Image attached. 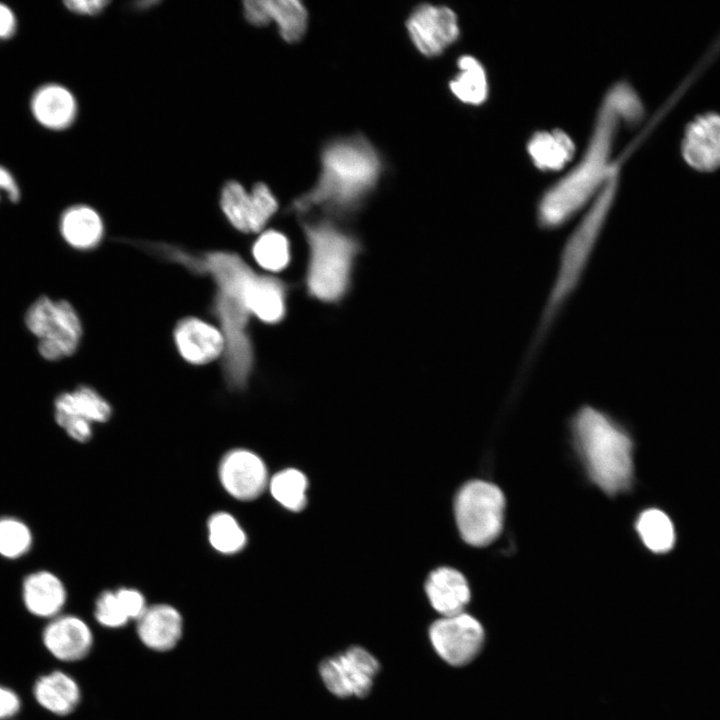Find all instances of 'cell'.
Listing matches in <instances>:
<instances>
[{"mask_svg": "<svg viewBox=\"0 0 720 720\" xmlns=\"http://www.w3.org/2000/svg\"><path fill=\"white\" fill-rule=\"evenodd\" d=\"M636 530L645 546L655 553L670 551L675 543V530L671 519L659 509L642 512Z\"/></svg>", "mask_w": 720, "mask_h": 720, "instance_id": "obj_29", "label": "cell"}, {"mask_svg": "<svg viewBox=\"0 0 720 720\" xmlns=\"http://www.w3.org/2000/svg\"><path fill=\"white\" fill-rule=\"evenodd\" d=\"M302 228L308 247L307 294L323 303H338L350 290L361 243L328 219L303 221Z\"/></svg>", "mask_w": 720, "mask_h": 720, "instance_id": "obj_6", "label": "cell"}, {"mask_svg": "<svg viewBox=\"0 0 720 720\" xmlns=\"http://www.w3.org/2000/svg\"><path fill=\"white\" fill-rule=\"evenodd\" d=\"M268 21H275L282 38L296 42L307 27V11L298 0H262Z\"/></svg>", "mask_w": 720, "mask_h": 720, "instance_id": "obj_28", "label": "cell"}, {"mask_svg": "<svg viewBox=\"0 0 720 720\" xmlns=\"http://www.w3.org/2000/svg\"><path fill=\"white\" fill-rule=\"evenodd\" d=\"M575 143L563 130L536 132L527 143L533 164L543 171L563 168L575 154Z\"/></svg>", "mask_w": 720, "mask_h": 720, "instance_id": "obj_22", "label": "cell"}, {"mask_svg": "<svg viewBox=\"0 0 720 720\" xmlns=\"http://www.w3.org/2000/svg\"><path fill=\"white\" fill-rule=\"evenodd\" d=\"M148 250L176 262L193 273L209 275L215 284L213 312L225 340L223 374L230 389H243L254 367V348L248 323L251 313L247 292L255 271L233 252L213 251L199 255L167 244H149Z\"/></svg>", "mask_w": 720, "mask_h": 720, "instance_id": "obj_2", "label": "cell"}, {"mask_svg": "<svg viewBox=\"0 0 720 720\" xmlns=\"http://www.w3.org/2000/svg\"><path fill=\"white\" fill-rule=\"evenodd\" d=\"M42 641L55 658L75 662L89 654L93 645V634L80 617L60 614L45 626Z\"/></svg>", "mask_w": 720, "mask_h": 720, "instance_id": "obj_14", "label": "cell"}, {"mask_svg": "<svg viewBox=\"0 0 720 720\" xmlns=\"http://www.w3.org/2000/svg\"><path fill=\"white\" fill-rule=\"evenodd\" d=\"M29 331L39 339L38 351L46 360L72 355L81 339L82 327L73 306L65 301L39 297L25 315Z\"/></svg>", "mask_w": 720, "mask_h": 720, "instance_id": "obj_8", "label": "cell"}, {"mask_svg": "<svg viewBox=\"0 0 720 720\" xmlns=\"http://www.w3.org/2000/svg\"><path fill=\"white\" fill-rule=\"evenodd\" d=\"M252 254L257 264L264 270L280 272L290 263V243L286 235L280 231H264L254 242Z\"/></svg>", "mask_w": 720, "mask_h": 720, "instance_id": "obj_30", "label": "cell"}, {"mask_svg": "<svg viewBox=\"0 0 720 720\" xmlns=\"http://www.w3.org/2000/svg\"><path fill=\"white\" fill-rule=\"evenodd\" d=\"M250 195V233H259L278 209V202L265 183H256Z\"/></svg>", "mask_w": 720, "mask_h": 720, "instance_id": "obj_33", "label": "cell"}, {"mask_svg": "<svg viewBox=\"0 0 720 720\" xmlns=\"http://www.w3.org/2000/svg\"><path fill=\"white\" fill-rule=\"evenodd\" d=\"M174 338L181 356L196 365L217 359L225 350L221 330L195 317L180 320L175 327Z\"/></svg>", "mask_w": 720, "mask_h": 720, "instance_id": "obj_15", "label": "cell"}, {"mask_svg": "<svg viewBox=\"0 0 720 720\" xmlns=\"http://www.w3.org/2000/svg\"><path fill=\"white\" fill-rule=\"evenodd\" d=\"M21 707L19 696L11 689L0 685V720L15 716Z\"/></svg>", "mask_w": 720, "mask_h": 720, "instance_id": "obj_36", "label": "cell"}, {"mask_svg": "<svg viewBox=\"0 0 720 720\" xmlns=\"http://www.w3.org/2000/svg\"><path fill=\"white\" fill-rule=\"evenodd\" d=\"M0 189L4 190L12 202H17L20 198V191L11 173L4 167L0 166Z\"/></svg>", "mask_w": 720, "mask_h": 720, "instance_id": "obj_40", "label": "cell"}, {"mask_svg": "<svg viewBox=\"0 0 720 720\" xmlns=\"http://www.w3.org/2000/svg\"><path fill=\"white\" fill-rule=\"evenodd\" d=\"M425 592L432 607L443 617L462 613L470 600L466 578L451 567L433 570L425 582Z\"/></svg>", "mask_w": 720, "mask_h": 720, "instance_id": "obj_18", "label": "cell"}, {"mask_svg": "<svg viewBox=\"0 0 720 720\" xmlns=\"http://www.w3.org/2000/svg\"><path fill=\"white\" fill-rule=\"evenodd\" d=\"M681 154L694 170L720 169V114L707 112L688 123L681 141Z\"/></svg>", "mask_w": 720, "mask_h": 720, "instance_id": "obj_13", "label": "cell"}, {"mask_svg": "<svg viewBox=\"0 0 720 720\" xmlns=\"http://www.w3.org/2000/svg\"><path fill=\"white\" fill-rule=\"evenodd\" d=\"M33 694L44 709L61 716L73 712L81 699L78 683L63 671L41 676L34 684Z\"/></svg>", "mask_w": 720, "mask_h": 720, "instance_id": "obj_21", "label": "cell"}, {"mask_svg": "<svg viewBox=\"0 0 720 720\" xmlns=\"http://www.w3.org/2000/svg\"><path fill=\"white\" fill-rule=\"evenodd\" d=\"M572 430L592 480L607 494L627 489L633 474L629 436L607 414L592 406L576 412Z\"/></svg>", "mask_w": 720, "mask_h": 720, "instance_id": "obj_5", "label": "cell"}, {"mask_svg": "<svg viewBox=\"0 0 720 720\" xmlns=\"http://www.w3.org/2000/svg\"><path fill=\"white\" fill-rule=\"evenodd\" d=\"M410 38L425 56L442 53L460 33L455 12L446 6L422 4L414 9L407 21Z\"/></svg>", "mask_w": 720, "mask_h": 720, "instance_id": "obj_12", "label": "cell"}, {"mask_svg": "<svg viewBox=\"0 0 720 720\" xmlns=\"http://www.w3.org/2000/svg\"><path fill=\"white\" fill-rule=\"evenodd\" d=\"M94 616L101 626L109 629L121 628L130 621L115 590H105L99 594L95 601Z\"/></svg>", "mask_w": 720, "mask_h": 720, "instance_id": "obj_34", "label": "cell"}, {"mask_svg": "<svg viewBox=\"0 0 720 720\" xmlns=\"http://www.w3.org/2000/svg\"><path fill=\"white\" fill-rule=\"evenodd\" d=\"M55 420L80 418L93 423H104L112 415L111 405L94 389L80 386L64 392L54 402Z\"/></svg>", "mask_w": 720, "mask_h": 720, "instance_id": "obj_23", "label": "cell"}, {"mask_svg": "<svg viewBox=\"0 0 720 720\" xmlns=\"http://www.w3.org/2000/svg\"><path fill=\"white\" fill-rule=\"evenodd\" d=\"M32 544V531L24 521L12 516L0 517V556L18 559L30 551Z\"/></svg>", "mask_w": 720, "mask_h": 720, "instance_id": "obj_32", "label": "cell"}, {"mask_svg": "<svg viewBox=\"0 0 720 720\" xmlns=\"http://www.w3.org/2000/svg\"><path fill=\"white\" fill-rule=\"evenodd\" d=\"M22 599L32 615L52 619L60 615L65 606L67 591L56 574L48 570H38L24 578Z\"/></svg>", "mask_w": 720, "mask_h": 720, "instance_id": "obj_17", "label": "cell"}, {"mask_svg": "<svg viewBox=\"0 0 720 720\" xmlns=\"http://www.w3.org/2000/svg\"><path fill=\"white\" fill-rule=\"evenodd\" d=\"M289 286L271 275L254 276L247 292V304L251 315L266 324L281 322L287 313Z\"/></svg>", "mask_w": 720, "mask_h": 720, "instance_id": "obj_20", "label": "cell"}, {"mask_svg": "<svg viewBox=\"0 0 720 720\" xmlns=\"http://www.w3.org/2000/svg\"><path fill=\"white\" fill-rule=\"evenodd\" d=\"M137 635L147 648L164 652L174 648L183 634V617L167 603L148 605L137 620Z\"/></svg>", "mask_w": 720, "mask_h": 720, "instance_id": "obj_16", "label": "cell"}, {"mask_svg": "<svg viewBox=\"0 0 720 720\" xmlns=\"http://www.w3.org/2000/svg\"><path fill=\"white\" fill-rule=\"evenodd\" d=\"M619 172L620 166L611 173L561 248L555 277L530 345L529 360L535 355L582 282L614 205L619 187Z\"/></svg>", "mask_w": 720, "mask_h": 720, "instance_id": "obj_3", "label": "cell"}, {"mask_svg": "<svg viewBox=\"0 0 720 720\" xmlns=\"http://www.w3.org/2000/svg\"><path fill=\"white\" fill-rule=\"evenodd\" d=\"M220 206L235 229L250 233V195L241 183L230 180L224 185Z\"/></svg>", "mask_w": 720, "mask_h": 720, "instance_id": "obj_31", "label": "cell"}, {"mask_svg": "<svg viewBox=\"0 0 720 720\" xmlns=\"http://www.w3.org/2000/svg\"><path fill=\"white\" fill-rule=\"evenodd\" d=\"M644 114L640 96L628 82L619 81L609 88L600 103L582 157L540 198L536 209L539 228L556 230L592 202L611 173L619 167L612 154L620 122L636 125Z\"/></svg>", "mask_w": 720, "mask_h": 720, "instance_id": "obj_1", "label": "cell"}, {"mask_svg": "<svg viewBox=\"0 0 720 720\" xmlns=\"http://www.w3.org/2000/svg\"><path fill=\"white\" fill-rule=\"evenodd\" d=\"M218 479L225 492L239 501H252L267 488L269 474L264 460L247 448L226 452L218 466Z\"/></svg>", "mask_w": 720, "mask_h": 720, "instance_id": "obj_11", "label": "cell"}, {"mask_svg": "<svg viewBox=\"0 0 720 720\" xmlns=\"http://www.w3.org/2000/svg\"><path fill=\"white\" fill-rule=\"evenodd\" d=\"M505 500L494 484L474 480L457 493L454 512L459 533L472 546H484L500 533Z\"/></svg>", "mask_w": 720, "mask_h": 720, "instance_id": "obj_7", "label": "cell"}, {"mask_svg": "<svg viewBox=\"0 0 720 720\" xmlns=\"http://www.w3.org/2000/svg\"><path fill=\"white\" fill-rule=\"evenodd\" d=\"M244 16L250 24L264 26L269 24L262 0H247L243 2Z\"/></svg>", "mask_w": 720, "mask_h": 720, "instance_id": "obj_38", "label": "cell"}, {"mask_svg": "<svg viewBox=\"0 0 720 720\" xmlns=\"http://www.w3.org/2000/svg\"><path fill=\"white\" fill-rule=\"evenodd\" d=\"M109 4L104 0H71L64 2L66 8L80 15H97Z\"/></svg>", "mask_w": 720, "mask_h": 720, "instance_id": "obj_37", "label": "cell"}, {"mask_svg": "<svg viewBox=\"0 0 720 720\" xmlns=\"http://www.w3.org/2000/svg\"><path fill=\"white\" fill-rule=\"evenodd\" d=\"M431 643L447 663L455 666L469 663L484 641L482 625L462 612L435 621L429 629Z\"/></svg>", "mask_w": 720, "mask_h": 720, "instance_id": "obj_10", "label": "cell"}, {"mask_svg": "<svg viewBox=\"0 0 720 720\" xmlns=\"http://www.w3.org/2000/svg\"><path fill=\"white\" fill-rule=\"evenodd\" d=\"M60 232L70 246L90 249L101 241L104 226L100 215L93 208L75 205L62 214Z\"/></svg>", "mask_w": 720, "mask_h": 720, "instance_id": "obj_24", "label": "cell"}, {"mask_svg": "<svg viewBox=\"0 0 720 720\" xmlns=\"http://www.w3.org/2000/svg\"><path fill=\"white\" fill-rule=\"evenodd\" d=\"M458 74L449 82L453 95L465 104L481 105L488 97L486 71L478 59L463 55L458 59Z\"/></svg>", "mask_w": 720, "mask_h": 720, "instance_id": "obj_25", "label": "cell"}, {"mask_svg": "<svg viewBox=\"0 0 720 720\" xmlns=\"http://www.w3.org/2000/svg\"><path fill=\"white\" fill-rule=\"evenodd\" d=\"M378 670L376 658L359 646L325 659L319 668L327 689L343 698L367 695Z\"/></svg>", "mask_w": 720, "mask_h": 720, "instance_id": "obj_9", "label": "cell"}, {"mask_svg": "<svg viewBox=\"0 0 720 720\" xmlns=\"http://www.w3.org/2000/svg\"><path fill=\"white\" fill-rule=\"evenodd\" d=\"M380 170L379 156L365 138L337 140L323 150L317 183L292 202L291 210L297 214L314 208L350 212L373 189Z\"/></svg>", "mask_w": 720, "mask_h": 720, "instance_id": "obj_4", "label": "cell"}, {"mask_svg": "<svg viewBox=\"0 0 720 720\" xmlns=\"http://www.w3.org/2000/svg\"><path fill=\"white\" fill-rule=\"evenodd\" d=\"M210 546L223 555L241 552L247 545V534L239 521L227 511L213 513L207 521Z\"/></svg>", "mask_w": 720, "mask_h": 720, "instance_id": "obj_26", "label": "cell"}, {"mask_svg": "<svg viewBox=\"0 0 720 720\" xmlns=\"http://www.w3.org/2000/svg\"><path fill=\"white\" fill-rule=\"evenodd\" d=\"M31 110L42 126L61 130L69 127L74 121L77 103L73 94L64 86L46 84L33 94Z\"/></svg>", "mask_w": 720, "mask_h": 720, "instance_id": "obj_19", "label": "cell"}, {"mask_svg": "<svg viewBox=\"0 0 720 720\" xmlns=\"http://www.w3.org/2000/svg\"><path fill=\"white\" fill-rule=\"evenodd\" d=\"M115 592L129 620L137 621L148 607L143 593L131 587H121Z\"/></svg>", "mask_w": 720, "mask_h": 720, "instance_id": "obj_35", "label": "cell"}, {"mask_svg": "<svg viewBox=\"0 0 720 720\" xmlns=\"http://www.w3.org/2000/svg\"><path fill=\"white\" fill-rule=\"evenodd\" d=\"M16 30V18L11 9L0 3V38H10Z\"/></svg>", "mask_w": 720, "mask_h": 720, "instance_id": "obj_39", "label": "cell"}, {"mask_svg": "<svg viewBox=\"0 0 720 720\" xmlns=\"http://www.w3.org/2000/svg\"><path fill=\"white\" fill-rule=\"evenodd\" d=\"M273 499L292 512L302 511L307 504L308 479L296 468H285L270 477L268 488Z\"/></svg>", "mask_w": 720, "mask_h": 720, "instance_id": "obj_27", "label": "cell"}]
</instances>
